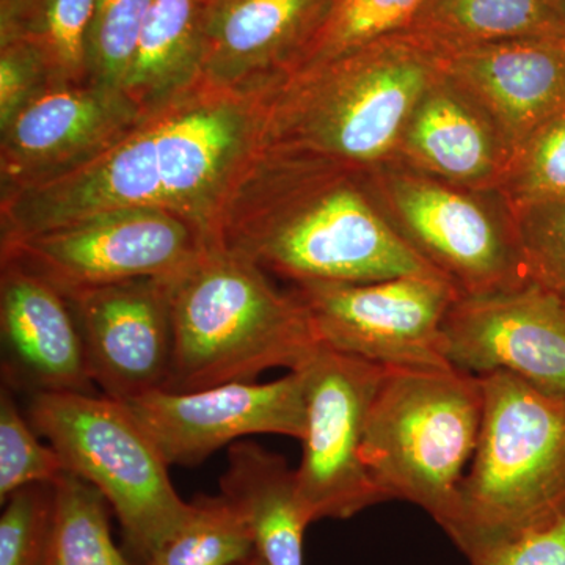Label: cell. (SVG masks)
I'll use <instances>...</instances> for the list:
<instances>
[{
  "label": "cell",
  "mask_w": 565,
  "mask_h": 565,
  "mask_svg": "<svg viewBox=\"0 0 565 565\" xmlns=\"http://www.w3.org/2000/svg\"><path fill=\"white\" fill-rule=\"evenodd\" d=\"M273 88L245 93L193 82L143 111L90 161L0 196V247L132 207L180 215L218 245L223 211L263 148Z\"/></svg>",
  "instance_id": "6da1fadb"
},
{
  "label": "cell",
  "mask_w": 565,
  "mask_h": 565,
  "mask_svg": "<svg viewBox=\"0 0 565 565\" xmlns=\"http://www.w3.org/2000/svg\"><path fill=\"white\" fill-rule=\"evenodd\" d=\"M218 245L292 285L441 275L394 228L367 170L278 148L237 182Z\"/></svg>",
  "instance_id": "7a4b0ae2"
},
{
  "label": "cell",
  "mask_w": 565,
  "mask_h": 565,
  "mask_svg": "<svg viewBox=\"0 0 565 565\" xmlns=\"http://www.w3.org/2000/svg\"><path fill=\"white\" fill-rule=\"evenodd\" d=\"M444 74L441 52L415 33L394 32L275 85L263 148L373 172L396 161L415 107Z\"/></svg>",
  "instance_id": "3957f363"
},
{
  "label": "cell",
  "mask_w": 565,
  "mask_h": 565,
  "mask_svg": "<svg viewBox=\"0 0 565 565\" xmlns=\"http://www.w3.org/2000/svg\"><path fill=\"white\" fill-rule=\"evenodd\" d=\"M481 381L478 445L440 526L468 563L565 516V396L505 371Z\"/></svg>",
  "instance_id": "277c9868"
},
{
  "label": "cell",
  "mask_w": 565,
  "mask_h": 565,
  "mask_svg": "<svg viewBox=\"0 0 565 565\" xmlns=\"http://www.w3.org/2000/svg\"><path fill=\"white\" fill-rule=\"evenodd\" d=\"M173 363L166 390L195 392L299 371L321 348L303 305L269 274L210 245L172 278Z\"/></svg>",
  "instance_id": "5b68a950"
},
{
  "label": "cell",
  "mask_w": 565,
  "mask_h": 565,
  "mask_svg": "<svg viewBox=\"0 0 565 565\" xmlns=\"http://www.w3.org/2000/svg\"><path fill=\"white\" fill-rule=\"evenodd\" d=\"M484 411L481 375L386 367L367 414L362 459L382 500L451 514Z\"/></svg>",
  "instance_id": "8992f818"
},
{
  "label": "cell",
  "mask_w": 565,
  "mask_h": 565,
  "mask_svg": "<svg viewBox=\"0 0 565 565\" xmlns=\"http://www.w3.org/2000/svg\"><path fill=\"white\" fill-rule=\"evenodd\" d=\"M28 416L68 471L104 494L141 564L188 522L193 504L178 494L170 465L125 404L104 394L36 393Z\"/></svg>",
  "instance_id": "52a82bcc"
},
{
  "label": "cell",
  "mask_w": 565,
  "mask_h": 565,
  "mask_svg": "<svg viewBox=\"0 0 565 565\" xmlns=\"http://www.w3.org/2000/svg\"><path fill=\"white\" fill-rule=\"evenodd\" d=\"M370 178L394 228L460 296L527 281L511 211L504 202H486L492 192L467 191L401 162L379 167Z\"/></svg>",
  "instance_id": "ba28073f"
},
{
  "label": "cell",
  "mask_w": 565,
  "mask_h": 565,
  "mask_svg": "<svg viewBox=\"0 0 565 565\" xmlns=\"http://www.w3.org/2000/svg\"><path fill=\"white\" fill-rule=\"evenodd\" d=\"M291 291L326 348L384 367H452L444 353V322L460 294L444 275L303 282Z\"/></svg>",
  "instance_id": "9c48e42d"
},
{
  "label": "cell",
  "mask_w": 565,
  "mask_h": 565,
  "mask_svg": "<svg viewBox=\"0 0 565 565\" xmlns=\"http://www.w3.org/2000/svg\"><path fill=\"white\" fill-rule=\"evenodd\" d=\"M212 244L202 230L172 212L132 207L2 245L14 262L66 296L137 278L170 277Z\"/></svg>",
  "instance_id": "30bf717a"
},
{
  "label": "cell",
  "mask_w": 565,
  "mask_h": 565,
  "mask_svg": "<svg viewBox=\"0 0 565 565\" xmlns=\"http://www.w3.org/2000/svg\"><path fill=\"white\" fill-rule=\"evenodd\" d=\"M307 424L297 490L310 522L384 503L362 459L367 414L386 367L321 345L302 367Z\"/></svg>",
  "instance_id": "8fae6325"
},
{
  "label": "cell",
  "mask_w": 565,
  "mask_h": 565,
  "mask_svg": "<svg viewBox=\"0 0 565 565\" xmlns=\"http://www.w3.org/2000/svg\"><path fill=\"white\" fill-rule=\"evenodd\" d=\"M169 465L195 467L248 435L302 440L307 424L303 370L267 384L230 382L195 392L140 394L122 403Z\"/></svg>",
  "instance_id": "7c38bea8"
},
{
  "label": "cell",
  "mask_w": 565,
  "mask_h": 565,
  "mask_svg": "<svg viewBox=\"0 0 565 565\" xmlns=\"http://www.w3.org/2000/svg\"><path fill=\"white\" fill-rule=\"evenodd\" d=\"M444 353L465 373L505 371L565 396V310L533 281L457 297L444 322Z\"/></svg>",
  "instance_id": "4fadbf2b"
},
{
  "label": "cell",
  "mask_w": 565,
  "mask_h": 565,
  "mask_svg": "<svg viewBox=\"0 0 565 565\" xmlns=\"http://www.w3.org/2000/svg\"><path fill=\"white\" fill-rule=\"evenodd\" d=\"M172 278L150 277L66 294L93 382L118 403L166 390L172 374Z\"/></svg>",
  "instance_id": "5bb4252c"
},
{
  "label": "cell",
  "mask_w": 565,
  "mask_h": 565,
  "mask_svg": "<svg viewBox=\"0 0 565 565\" xmlns=\"http://www.w3.org/2000/svg\"><path fill=\"white\" fill-rule=\"evenodd\" d=\"M141 114L125 92L92 82L50 85L0 129V196L90 161Z\"/></svg>",
  "instance_id": "9a60e30c"
},
{
  "label": "cell",
  "mask_w": 565,
  "mask_h": 565,
  "mask_svg": "<svg viewBox=\"0 0 565 565\" xmlns=\"http://www.w3.org/2000/svg\"><path fill=\"white\" fill-rule=\"evenodd\" d=\"M2 375L9 388L36 393L98 394L66 297L14 262L0 277Z\"/></svg>",
  "instance_id": "2e32d148"
},
{
  "label": "cell",
  "mask_w": 565,
  "mask_h": 565,
  "mask_svg": "<svg viewBox=\"0 0 565 565\" xmlns=\"http://www.w3.org/2000/svg\"><path fill=\"white\" fill-rule=\"evenodd\" d=\"M332 0H211L200 79L236 92L273 88L292 73Z\"/></svg>",
  "instance_id": "e0dca14e"
},
{
  "label": "cell",
  "mask_w": 565,
  "mask_h": 565,
  "mask_svg": "<svg viewBox=\"0 0 565 565\" xmlns=\"http://www.w3.org/2000/svg\"><path fill=\"white\" fill-rule=\"evenodd\" d=\"M445 76L489 115L514 152L565 111V39L539 36L446 52Z\"/></svg>",
  "instance_id": "ac0fdd59"
},
{
  "label": "cell",
  "mask_w": 565,
  "mask_h": 565,
  "mask_svg": "<svg viewBox=\"0 0 565 565\" xmlns=\"http://www.w3.org/2000/svg\"><path fill=\"white\" fill-rule=\"evenodd\" d=\"M512 151L481 107L441 77L405 126L396 161L473 192H497Z\"/></svg>",
  "instance_id": "d6986e66"
},
{
  "label": "cell",
  "mask_w": 565,
  "mask_h": 565,
  "mask_svg": "<svg viewBox=\"0 0 565 565\" xmlns=\"http://www.w3.org/2000/svg\"><path fill=\"white\" fill-rule=\"evenodd\" d=\"M223 497L250 527L256 552L269 565H303V534L310 525L296 470L285 457L253 441L230 446L221 478Z\"/></svg>",
  "instance_id": "ffe728a7"
},
{
  "label": "cell",
  "mask_w": 565,
  "mask_h": 565,
  "mask_svg": "<svg viewBox=\"0 0 565 565\" xmlns=\"http://www.w3.org/2000/svg\"><path fill=\"white\" fill-rule=\"evenodd\" d=\"M211 0H152L122 92L141 111L200 79Z\"/></svg>",
  "instance_id": "44dd1931"
},
{
  "label": "cell",
  "mask_w": 565,
  "mask_h": 565,
  "mask_svg": "<svg viewBox=\"0 0 565 565\" xmlns=\"http://www.w3.org/2000/svg\"><path fill=\"white\" fill-rule=\"evenodd\" d=\"M404 31L441 54L500 41L565 39L556 0H422Z\"/></svg>",
  "instance_id": "7402d4cb"
},
{
  "label": "cell",
  "mask_w": 565,
  "mask_h": 565,
  "mask_svg": "<svg viewBox=\"0 0 565 565\" xmlns=\"http://www.w3.org/2000/svg\"><path fill=\"white\" fill-rule=\"evenodd\" d=\"M98 0H0V41L40 52L51 85L90 82V33Z\"/></svg>",
  "instance_id": "603a6c76"
},
{
  "label": "cell",
  "mask_w": 565,
  "mask_h": 565,
  "mask_svg": "<svg viewBox=\"0 0 565 565\" xmlns=\"http://www.w3.org/2000/svg\"><path fill=\"white\" fill-rule=\"evenodd\" d=\"M109 508L95 486L66 471L54 482L43 565H134L111 539Z\"/></svg>",
  "instance_id": "cb8c5ba5"
},
{
  "label": "cell",
  "mask_w": 565,
  "mask_h": 565,
  "mask_svg": "<svg viewBox=\"0 0 565 565\" xmlns=\"http://www.w3.org/2000/svg\"><path fill=\"white\" fill-rule=\"evenodd\" d=\"M192 504L188 522L143 565H239L255 555L250 527L222 493Z\"/></svg>",
  "instance_id": "d4e9b609"
},
{
  "label": "cell",
  "mask_w": 565,
  "mask_h": 565,
  "mask_svg": "<svg viewBox=\"0 0 565 565\" xmlns=\"http://www.w3.org/2000/svg\"><path fill=\"white\" fill-rule=\"evenodd\" d=\"M419 3L422 0H332L326 18L289 76L318 68L386 35L404 31Z\"/></svg>",
  "instance_id": "484cf974"
},
{
  "label": "cell",
  "mask_w": 565,
  "mask_h": 565,
  "mask_svg": "<svg viewBox=\"0 0 565 565\" xmlns=\"http://www.w3.org/2000/svg\"><path fill=\"white\" fill-rule=\"evenodd\" d=\"M497 193L509 210L565 202V111L515 148Z\"/></svg>",
  "instance_id": "4316f807"
},
{
  "label": "cell",
  "mask_w": 565,
  "mask_h": 565,
  "mask_svg": "<svg viewBox=\"0 0 565 565\" xmlns=\"http://www.w3.org/2000/svg\"><path fill=\"white\" fill-rule=\"evenodd\" d=\"M68 471L52 446L41 444L9 386L0 392V503L36 484H54Z\"/></svg>",
  "instance_id": "83f0119b"
},
{
  "label": "cell",
  "mask_w": 565,
  "mask_h": 565,
  "mask_svg": "<svg viewBox=\"0 0 565 565\" xmlns=\"http://www.w3.org/2000/svg\"><path fill=\"white\" fill-rule=\"evenodd\" d=\"M152 0H98L90 33V82L122 92Z\"/></svg>",
  "instance_id": "f1b7e54d"
},
{
  "label": "cell",
  "mask_w": 565,
  "mask_h": 565,
  "mask_svg": "<svg viewBox=\"0 0 565 565\" xmlns=\"http://www.w3.org/2000/svg\"><path fill=\"white\" fill-rule=\"evenodd\" d=\"M509 211L527 280L555 297L565 310V202Z\"/></svg>",
  "instance_id": "f546056e"
},
{
  "label": "cell",
  "mask_w": 565,
  "mask_h": 565,
  "mask_svg": "<svg viewBox=\"0 0 565 565\" xmlns=\"http://www.w3.org/2000/svg\"><path fill=\"white\" fill-rule=\"evenodd\" d=\"M54 484L24 487L3 503L0 565H43L50 537Z\"/></svg>",
  "instance_id": "4dcf8cb0"
},
{
  "label": "cell",
  "mask_w": 565,
  "mask_h": 565,
  "mask_svg": "<svg viewBox=\"0 0 565 565\" xmlns=\"http://www.w3.org/2000/svg\"><path fill=\"white\" fill-rule=\"evenodd\" d=\"M50 85L46 65L31 43L0 41V129Z\"/></svg>",
  "instance_id": "1f68e13d"
},
{
  "label": "cell",
  "mask_w": 565,
  "mask_h": 565,
  "mask_svg": "<svg viewBox=\"0 0 565 565\" xmlns=\"http://www.w3.org/2000/svg\"><path fill=\"white\" fill-rule=\"evenodd\" d=\"M470 565H565V516L552 526L493 550Z\"/></svg>",
  "instance_id": "d6a6232c"
},
{
  "label": "cell",
  "mask_w": 565,
  "mask_h": 565,
  "mask_svg": "<svg viewBox=\"0 0 565 565\" xmlns=\"http://www.w3.org/2000/svg\"><path fill=\"white\" fill-rule=\"evenodd\" d=\"M557 21H559L561 32L565 36V0H556Z\"/></svg>",
  "instance_id": "836d02e7"
},
{
  "label": "cell",
  "mask_w": 565,
  "mask_h": 565,
  "mask_svg": "<svg viewBox=\"0 0 565 565\" xmlns=\"http://www.w3.org/2000/svg\"><path fill=\"white\" fill-rule=\"evenodd\" d=\"M239 565H269V564H267L266 561L263 559L262 555H259V553L256 552L255 555H253L250 557V559L244 561V563L239 564Z\"/></svg>",
  "instance_id": "e575fe53"
}]
</instances>
